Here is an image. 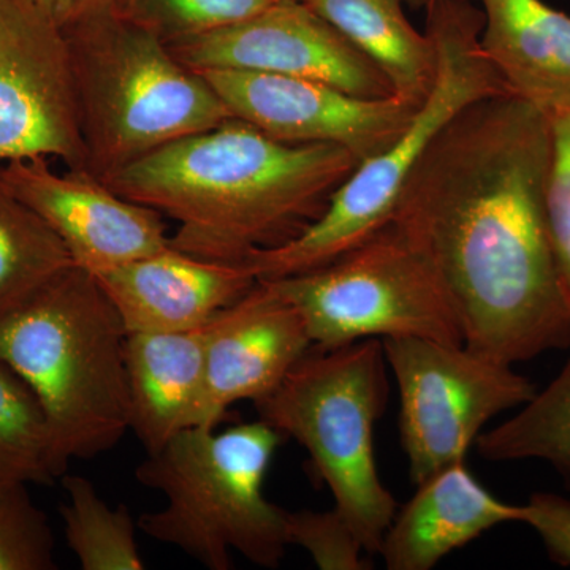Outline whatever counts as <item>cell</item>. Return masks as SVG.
Instances as JSON below:
<instances>
[{
    "label": "cell",
    "mask_w": 570,
    "mask_h": 570,
    "mask_svg": "<svg viewBox=\"0 0 570 570\" xmlns=\"http://www.w3.org/2000/svg\"><path fill=\"white\" fill-rule=\"evenodd\" d=\"M550 118L513 96L460 112L428 148L389 225L448 292L464 346L512 366L570 347L551 247Z\"/></svg>",
    "instance_id": "obj_1"
},
{
    "label": "cell",
    "mask_w": 570,
    "mask_h": 570,
    "mask_svg": "<svg viewBox=\"0 0 570 570\" xmlns=\"http://www.w3.org/2000/svg\"><path fill=\"white\" fill-rule=\"evenodd\" d=\"M356 165L343 146L277 141L232 116L100 181L176 220L175 249L243 264L255 250L273 249L306 230Z\"/></svg>",
    "instance_id": "obj_2"
},
{
    "label": "cell",
    "mask_w": 570,
    "mask_h": 570,
    "mask_svg": "<svg viewBox=\"0 0 570 570\" xmlns=\"http://www.w3.org/2000/svg\"><path fill=\"white\" fill-rule=\"evenodd\" d=\"M126 340L99 281L77 265L0 318V365L36 396L58 479L71 460L110 452L130 430Z\"/></svg>",
    "instance_id": "obj_3"
},
{
    "label": "cell",
    "mask_w": 570,
    "mask_h": 570,
    "mask_svg": "<svg viewBox=\"0 0 570 570\" xmlns=\"http://www.w3.org/2000/svg\"><path fill=\"white\" fill-rule=\"evenodd\" d=\"M283 438L261 419L176 434L135 471L141 485L167 498L137 527L209 570L234 569L235 551L261 568H277L288 547L287 510L266 499L264 483Z\"/></svg>",
    "instance_id": "obj_4"
},
{
    "label": "cell",
    "mask_w": 570,
    "mask_h": 570,
    "mask_svg": "<svg viewBox=\"0 0 570 570\" xmlns=\"http://www.w3.org/2000/svg\"><path fill=\"white\" fill-rule=\"evenodd\" d=\"M482 26V10L471 0H436L428 9L426 32L439 59L433 89L406 129L356 165L306 230L243 262L258 281L321 268L373 238L392 220L407 179L439 134L472 104L510 94L480 47Z\"/></svg>",
    "instance_id": "obj_5"
},
{
    "label": "cell",
    "mask_w": 570,
    "mask_h": 570,
    "mask_svg": "<svg viewBox=\"0 0 570 570\" xmlns=\"http://www.w3.org/2000/svg\"><path fill=\"white\" fill-rule=\"evenodd\" d=\"M62 31L86 171L96 178L232 118L204 75L184 66L159 37L116 11Z\"/></svg>",
    "instance_id": "obj_6"
},
{
    "label": "cell",
    "mask_w": 570,
    "mask_h": 570,
    "mask_svg": "<svg viewBox=\"0 0 570 570\" xmlns=\"http://www.w3.org/2000/svg\"><path fill=\"white\" fill-rule=\"evenodd\" d=\"M387 396L382 340H363L332 351L311 347L279 387L255 401L258 419L307 450L367 554H379L396 515L374 456V426Z\"/></svg>",
    "instance_id": "obj_7"
},
{
    "label": "cell",
    "mask_w": 570,
    "mask_h": 570,
    "mask_svg": "<svg viewBox=\"0 0 570 570\" xmlns=\"http://www.w3.org/2000/svg\"><path fill=\"white\" fill-rule=\"evenodd\" d=\"M264 281L302 314L322 351L403 336L464 346L448 292L392 225L332 264Z\"/></svg>",
    "instance_id": "obj_8"
},
{
    "label": "cell",
    "mask_w": 570,
    "mask_h": 570,
    "mask_svg": "<svg viewBox=\"0 0 570 570\" xmlns=\"http://www.w3.org/2000/svg\"><path fill=\"white\" fill-rule=\"evenodd\" d=\"M400 390L401 441L415 485L466 461L482 428L538 393L530 379L466 346L426 337L382 340Z\"/></svg>",
    "instance_id": "obj_9"
},
{
    "label": "cell",
    "mask_w": 570,
    "mask_h": 570,
    "mask_svg": "<svg viewBox=\"0 0 570 570\" xmlns=\"http://www.w3.org/2000/svg\"><path fill=\"white\" fill-rule=\"evenodd\" d=\"M33 157L86 171L69 43L50 10L0 0V164Z\"/></svg>",
    "instance_id": "obj_10"
},
{
    "label": "cell",
    "mask_w": 570,
    "mask_h": 570,
    "mask_svg": "<svg viewBox=\"0 0 570 570\" xmlns=\"http://www.w3.org/2000/svg\"><path fill=\"white\" fill-rule=\"evenodd\" d=\"M193 70L306 78L354 96H392L384 71L303 0H276L246 20L168 43Z\"/></svg>",
    "instance_id": "obj_11"
},
{
    "label": "cell",
    "mask_w": 570,
    "mask_h": 570,
    "mask_svg": "<svg viewBox=\"0 0 570 570\" xmlns=\"http://www.w3.org/2000/svg\"><path fill=\"white\" fill-rule=\"evenodd\" d=\"M234 118L277 141L343 146L370 159L396 140L422 102L392 94L366 99L306 78L202 70Z\"/></svg>",
    "instance_id": "obj_12"
},
{
    "label": "cell",
    "mask_w": 570,
    "mask_h": 570,
    "mask_svg": "<svg viewBox=\"0 0 570 570\" xmlns=\"http://www.w3.org/2000/svg\"><path fill=\"white\" fill-rule=\"evenodd\" d=\"M7 186L59 236L92 275L170 246L164 216L112 193L85 170L56 174L47 157L0 164Z\"/></svg>",
    "instance_id": "obj_13"
},
{
    "label": "cell",
    "mask_w": 570,
    "mask_h": 570,
    "mask_svg": "<svg viewBox=\"0 0 570 570\" xmlns=\"http://www.w3.org/2000/svg\"><path fill=\"white\" fill-rule=\"evenodd\" d=\"M311 347L302 314L266 281H258L217 313L193 428H216L232 404L268 396Z\"/></svg>",
    "instance_id": "obj_14"
},
{
    "label": "cell",
    "mask_w": 570,
    "mask_h": 570,
    "mask_svg": "<svg viewBox=\"0 0 570 570\" xmlns=\"http://www.w3.org/2000/svg\"><path fill=\"white\" fill-rule=\"evenodd\" d=\"M94 276L127 335L206 324L258 283L245 264L205 261L171 246Z\"/></svg>",
    "instance_id": "obj_15"
},
{
    "label": "cell",
    "mask_w": 570,
    "mask_h": 570,
    "mask_svg": "<svg viewBox=\"0 0 570 570\" xmlns=\"http://www.w3.org/2000/svg\"><path fill=\"white\" fill-rule=\"evenodd\" d=\"M521 519L523 505L491 494L461 461L417 485L390 523L379 554L390 570H430L487 531Z\"/></svg>",
    "instance_id": "obj_16"
},
{
    "label": "cell",
    "mask_w": 570,
    "mask_h": 570,
    "mask_svg": "<svg viewBox=\"0 0 570 570\" xmlns=\"http://www.w3.org/2000/svg\"><path fill=\"white\" fill-rule=\"evenodd\" d=\"M216 316L178 332L127 335L130 430L146 452H157L194 426Z\"/></svg>",
    "instance_id": "obj_17"
},
{
    "label": "cell",
    "mask_w": 570,
    "mask_h": 570,
    "mask_svg": "<svg viewBox=\"0 0 570 570\" xmlns=\"http://www.w3.org/2000/svg\"><path fill=\"white\" fill-rule=\"evenodd\" d=\"M480 47L510 94L570 111V17L542 0H479Z\"/></svg>",
    "instance_id": "obj_18"
},
{
    "label": "cell",
    "mask_w": 570,
    "mask_h": 570,
    "mask_svg": "<svg viewBox=\"0 0 570 570\" xmlns=\"http://www.w3.org/2000/svg\"><path fill=\"white\" fill-rule=\"evenodd\" d=\"M392 82L393 92L423 102L438 77V48L407 20L403 0H306Z\"/></svg>",
    "instance_id": "obj_19"
},
{
    "label": "cell",
    "mask_w": 570,
    "mask_h": 570,
    "mask_svg": "<svg viewBox=\"0 0 570 570\" xmlns=\"http://www.w3.org/2000/svg\"><path fill=\"white\" fill-rule=\"evenodd\" d=\"M71 265L59 236L0 175V318Z\"/></svg>",
    "instance_id": "obj_20"
},
{
    "label": "cell",
    "mask_w": 570,
    "mask_h": 570,
    "mask_svg": "<svg viewBox=\"0 0 570 570\" xmlns=\"http://www.w3.org/2000/svg\"><path fill=\"white\" fill-rule=\"evenodd\" d=\"M475 444L483 459L497 463L546 461L570 487V358L519 414L480 434Z\"/></svg>",
    "instance_id": "obj_21"
},
{
    "label": "cell",
    "mask_w": 570,
    "mask_h": 570,
    "mask_svg": "<svg viewBox=\"0 0 570 570\" xmlns=\"http://www.w3.org/2000/svg\"><path fill=\"white\" fill-rule=\"evenodd\" d=\"M69 502L61 505L63 531L82 570H142L137 523L127 505L111 509L91 480L63 474Z\"/></svg>",
    "instance_id": "obj_22"
},
{
    "label": "cell",
    "mask_w": 570,
    "mask_h": 570,
    "mask_svg": "<svg viewBox=\"0 0 570 570\" xmlns=\"http://www.w3.org/2000/svg\"><path fill=\"white\" fill-rule=\"evenodd\" d=\"M56 479L43 412L21 379L0 365V487Z\"/></svg>",
    "instance_id": "obj_23"
},
{
    "label": "cell",
    "mask_w": 570,
    "mask_h": 570,
    "mask_svg": "<svg viewBox=\"0 0 570 570\" xmlns=\"http://www.w3.org/2000/svg\"><path fill=\"white\" fill-rule=\"evenodd\" d=\"M276 0H119L116 13L165 43L246 20Z\"/></svg>",
    "instance_id": "obj_24"
},
{
    "label": "cell",
    "mask_w": 570,
    "mask_h": 570,
    "mask_svg": "<svg viewBox=\"0 0 570 570\" xmlns=\"http://www.w3.org/2000/svg\"><path fill=\"white\" fill-rule=\"evenodd\" d=\"M26 487H0V570L56 569L50 523Z\"/></svg>",
    "instance_id": "obj_25"
},
{
    "label": "cell",
    "mask_w": 570,
    "mask_h": 570,
    "mask_svg": "<svg viewBox=\"0 0 570 570\" xmlns=\"http://www.w3.org/2000/svg\"><path fill=\"white\" fill-rule=\"evenodd\" d=\"M288 546L306 551L318 569L362 570L366 569L362 540L346 517L336 508L326 512L298 510L287 512Z\"/></svg>",
    "instance_id": "obj_26"
},
{
    "label": "cell",
    "mask_w": 570,
    "mask_h": 570,
    "mask_svg": "<svg viewBox=\"0 0 570 570\" xmlns=\"http://www.w3.org/2000/svg\"><path fill=\"white\" fill-rule=\"evenodd\" d=\"M551 126V163L546 212L551 247L570 302V111L547 112Z\"/></svg>",
    "instance_id": "obj_27"
},
{
    "label": "cell",
    "mask_w": 570,
    "mask_h": 570,
    "mask_svg": "<svg viewBox=\"0 0 570 570\" xmlns=\"http://www.w3.org/2000/svg\"><path fill=\"white\" fill-rule=\"evenodd\" d=\"M542 540L554 562L570 566V499L553 493H534L523 504V519Z\"/></svg>",
    "instance_id": "obj_28"
},
{
    "label": "cell",
    "mask_w": 570,
    "mask_h": 570,
    "mask_svg": "<svg viewBox=\"0 0 570 570\" xmlns=\"http://www.w3.org/2000/svg\"><path fill=\"white\" fill-rule=\"evenodd\" d=\"M119 0H55L52 14L62 29L116 11Z\"/></svg>",
    "instance_id": "obj_29"
},
{
    "label": "cell",
    "mask_w": 570,
    "mask_h": 570,
    "mask_svg": "<svg viewBox=\"0 0 570 570\" xmlns=\"http://www.w3.org/2000/svg\"><path fill=\"white\" fill-rule=\"evenodd\" d=\"M407 6L414 7V9H430L436 0H403Z\"/></svg>",
    "instance_id": "obj_30"
},
{
    "label": "cell",
    "mask_w": 570,
    "mask_h": 570,
    "mask_svg": "<svg viewBox=\"0 0 570 570\" xmlns=\"http://www.w3.org/2000/svg\"><path fill=\"white\" fill-rule=\"evenodd\" d=\"M33 2L39 3V6L43 7V9L50 10L52 13V7H55V0H33Z\"/></svg>",
    "instance_id": "obj_31"
},
{
    "label": "cell",
    "mask_w": 570,
    "mask_h": 570,
    "mask_svg": "<svg viewBox=\"0 0 570 570\" xmlns=\"http://www.w3.org/2000/svg\"><path fill=\"white\" fill-rule=\"evenodd\" d=\"M303 2H306V0H303Z\"/></svg>",
    "instance_id": "obj_32"
}]
</instances>
